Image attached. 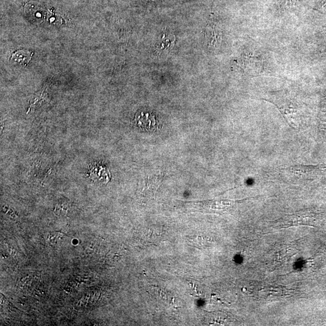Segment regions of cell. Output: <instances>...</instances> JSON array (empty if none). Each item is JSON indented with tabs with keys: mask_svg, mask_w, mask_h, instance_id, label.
<instances>
[{
	"mask_svg": "<svg viewBox=\"0 0 326 326\" xmlns=\"http://www.w3.org/2000/svg\"><path fill=\"white\" fill-rule=\"evenodd\" d=\"M326 170V164L317 166L295 165L280 170V174L284 179L293 181L313 180Z\"/></svg>",
	"mask_w": 326,
	"mask_h": 326,
	"instance_id": "obj_1",
	"label": "cell"
},
{
	"mask_svg": "<svg viewBox=\"0 0 326 326\" xmlns=\"http://www.w3.org/2000/svg\"><path fill=\"white\" fill-rule=\"evenodd\" d=\"M271 102L277 106L284 119L292 128L298 129L299 117L296 116L299 110L297 103L293 100L284 98H276Z\"/></svg>",
	"mask_w": 326,
	"mask_h": 326,
	"instance_id": "obj_2",
	"label": "cell"
},
{
	"mask_svg": "<svg viewBox=\"0 0 326 326\" xmlns=\"http://www.w3.org/2000/svg\"><path fill=\"white\" fill-rule=\"evenodd\" d=\"M163 179L162 173H153L140 179L139 183V193L145 198L154 197L158 187Z\"/></svg>",
	"mask_w": 326,
	"mask_h": 326,
	"instance_id": "obj_3",
	"label": "cell"
},
{
	"mask_svg": "<svg viewBox=\"0 0 326 326\" xmlns=\"http://www.w3.org/2000/svg\"><path fill=\"white\" fill-rule=\"evenodd\" d=\"M31 55L29 54L27 52L19 51L17 52L16 54L12 57V60L17 62L19 64L23 65L28 64L29 61L31 60Z\"/></svg>",
	"mask_w": 326,
	"mask_h": 326,
	"instance_id": "obj_4",
	"label": "cell"
},
{
	"mask_svg": "<svg viewBox=\"0 0 326 326\" xmlns=\"http://www.w3.org/2000/svg\"><path fill=\"white\" fill-rule=\"evenodd\" d=\"M71 204L69 202H60L55 205V212L58 215H67L71 210Z\"/></svg>",
	"mask_w": 326,
	"mask_h": 326,
	"instance_id": "obj_5",
	"label": "cell"
},
{
	"mask_svg": "<svg viewBox=\"0 0 326 326\" xmlns=\"http://www.w3.org/2000/svg\"><path fill=\"white\" fill-rule=\"evenodd\" d=\"M64 235L60 233H52L47 234L46 239L47 241L51 243H57L60 242Z\"/></svg>",
	"mask_w": 326,
	"mask_h": 326,
	"instance_id": "obj_6",
	"label": "cell"
}]
</instances>
